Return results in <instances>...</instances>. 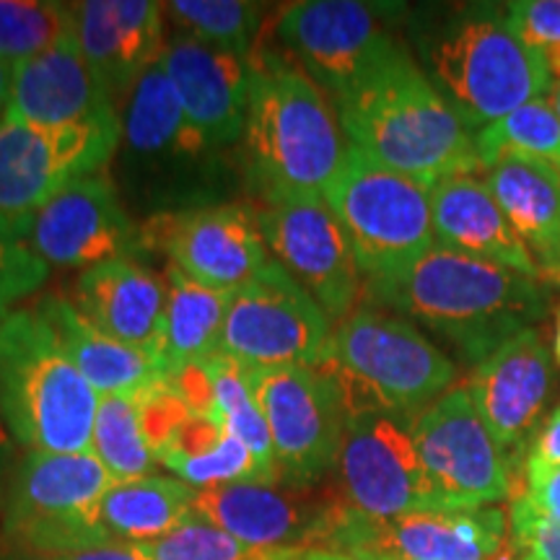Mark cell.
<instances>
[{"instance_id": "obj_7", "label": "cell", "mask_w": 560, "mask_h": 560, "mask_svg": "<svg viewBox=\"0 0 560 560\" xmlns=\"http://www.w3.org/2000/svg\"><path fill=\"white\" fill-rule=\"evenodd\" d=\"M366 280L395 276L436 247L429 187L348 145L325 190Z\"/></svg>"}, {"instance_id": "obj_2", "label": "cell", "mask_w": 560, "mask_h": 560, "mask_svg": "<svg viewBox=\"0 0 560 560\" xmlns=\"http://www.w3.org/2000/svg\"><path fill=\"white\" fill-rule=\"evenodd\" d=\"M335 112L353 149L429 190L446 177L482 170L475 132L408 50L397 52L359 89L335 102Z\"/></svg>"}, {"instance_id": "obj_9", "label": "cell", "mask_w": 560, "mask_h": 560, "mask_svg": "<svg viewBox=\"0 0 560 560\" xmlns=\"http://www.w3.org/2000/svg\"><path fill=\"white\" fill-rule=\"evenodd\" d=\"M332 330L312 293L270 260L231 299L219 355L247 371L317 366Z\"/></svg>"}, {"instance_id": "obj_12", "label": "cell", "mask_w": 560, "mask_h": 560, "mask_svg": "<svg viewBox=\"0 0 560 560\" xmlns=\"http://www.w3.org/2000/svg\"><path fill=\"white\" fill-rule=\"evenodd\" d=\"M412 418L395 410L350 412L335 465L346 506L380 520L452 509L425 472Z\"/></svg>"}, {"instance_id": "obj_5", "label": "cell", "mask_w": 560, "mask_h": 560, "mask_svg": "<svg viewBox=\"0 0 560 560\" xmlns=\"http://www.w3.org/2000/svg\"><path fill=\"white\" fill-rule=\"evenodd\" d=\"M100 400L37 306L5 317L0 327V420L21 450L89 452Z\"/></svg>"}, {"instance_id": "obj_27", "label": "cell", "mask_w": 560, "mask_h": 560, "mask_svg": "<svg viewBox=\"0 0 560 560\" xmlns=\"http://www.w3.org/2000/svg\"><path fill=\"white\" fill-rule=\"evenodd\" d=\"M37 312L52 327L60 348L81 376L100 397L107 395H140L166 384L164 376L143 350L125 346L94 327L75 310L73 301L60 293H47L37 304Z\"/></svg>"}, {"instance_id": "obj_20", "label": "cell", "mask_w": 560, "mask_h": 560, "mask_svg": "<svg viewBox=\"0 0 560 560\" xmlns=\"http://www.w3.org/2000/svg\"><path fill=\"white\" fill-rule=\"evenodd\" d=\"M552 353L537 327L524 330L472 369L470 392L490 436L509 459L527 450L548 405Z\"/></svg>"}, {"instance_id": "obj_42", "label": "cell", "mask_w": 560, "mask_h": 560, "mask_svg": "<svg viewBox=\"0 0 560 560\" xmlns=\"http://www.w3.org/2000/svg\"><path fill=\"white\" fill-rule=\"evenodd\" d=\"M560 467V408L540 425L527 452V470H558Z\"/></svg>"}, {"instance_id": "obj_32", "label": "cell", "mask_w": 560, "mask_h": 560, "mask_svg": "<svg viewBox=\"0 0 560 560\" xmlns=\"http://www.w3.org/2000/svg\"><path fill=\"white\" fill-rule=\"evenodd\" d=\"M140 395H107L100 400L91 431V454L115 480H138L159 465L140 418Z\"/></svg>"}, {"instance_id": "obj_34", "label": "cell", "mask_w": 560, "mask_h": 560, "mask_svg": "<svg viewBox=\"0 0 560 560\" xmlns=\"http://www.w3.org/2000/svg\"><path fill=\"white\" fill-rule=\"evenodd\" d=\"M166 16L179 26V34L249 58L262 26V5L247 0H172Z\"/></svg>"}, {"instance_id": "obj_47", "label": "cell", "mask_w": 560, "mask_h": 560, "mask_svg": "<svg viewBox=\"0 0 560 560\" xmlns=\"http://www.w3.org/2000/svg\"><path fill=\"white\" fill-rule=\"evenodd\" d=\"M542 55H545V62H548L552 86H560V45L548 47Z\"/></svg>"}, {"instance_id": "obj_29", "label": "cell", "mask_w": 560, "mask_h": 560, "mask_svg": "<svg viewBox=\"0 0 560 560\" xmlns=\"http://www.w3.org/2000/svg\"><path fill=\"white\" fill-rule=\"evenodd\" d=\"M166 310L156 346V366L166 382L182 369L219 355V342L236 291L195 283L177 268H166Z\"/></svg>"}, {"instance_id": "obj_24", "label": "cell", "mask_w": 560, "mask_h": 560, "mask_svg": "<svg viewBox=\"0 0 560 560\" xmlns=\"http://www.w3.org/2000/svg\"><path fill=\"white\" fill-rule=\"evenodd\" d=\"M73 306L109 338L156 355L166 310V283L132 257H117L83 270Z\"/></svg>"}, {"instance_id": "obj_50", "label": "cell", "mask_w": 560, "mask_h": 560, "mask_svg": "<svg viewBox=\"0 0 560 560\" xmlns=\"http://www.w3.org/2000/svg\"><path fill=\"white\" fill-rule=\"evenodd\" d=\"M552 355L560 363V322H558V330H556V340H552Z\"/></svg>"}, {"instance_id": "obj_16", "label": "cell", "mask_w": 560, "mask_h": 560, "mask_svg": "<svg viewBox=\"0 0 560 560\" xmlns=\"http://www.w3.org/2000/svg\"><path fill=\"white\" fill-rule=\"evenodd\" d=\"M425 472L452 509L495 506L511 495V459L490 436L467 387H452L412 418Z\"/></svg>"}, {"instance_id": "obj_41", "label": "cell", "mask_w": 560, "mask_h": 560, "mask_svg": "<svg viewBox=\"0 0 560 560\" xmlns=\"http://www.w3.org/2000/svg\"><path fill=\"white\" fill-rule=\"evenodd\" d=\"M524 478H527L524 495L514 506L532 516L560 524V467L558 470H527Z\"/></svg>"}, {"instance_id": "obj_1", "label": "cell", "mask_w": 560, "mask_h": 560, "mask_svg": "<svg viewBox=\"0 0 560 560\" xmlns=\"http://www.w3.org/2000/svg\"><path fill=\"white\" fill-rule=\"evenodd\" d=\"M366 293L371 306L425 327L470 366L532 330L548 310L540 280L441 244L395 276L366 280Z\"/></svg>"}, {"instance_id": "obj_10", "label": "cell", "mask_w": 560, "mask_h": 560, "mask_svg": "<svg viewBox=\"0 0 560 560\" xmlns=\"http://www.w3.org/2000/svg\"><path fill=\"white\" fill-rule=\"evenodd\" d=\"M268 420L280 486L314 488L338 465L348 405L330 376L314 366L249 371Z\"/></svg>"}, {"instance_id": "obj_40", "label": "cell", "mask_w": 560, "mask_h": 560, "mask_svg": "<svg viewBox=\"0 0 560 560\" xmlns=\"http://www.w3.org/2000/svg\"><path fill=\"white\" fill-rule=\"evenodd\" d=\"M511 532L524 556L535 560H560V524L532 516L522 509H511Z\"/></svg>"}, {"instance_id": "obj_33", "label": "cell", "mask_w": 560, "mask_h": 560, "mask_svg": "<svg viewBox=\"0 0 560 560\" xmlns=\"http://www.w3.org/2000/svg\"><path fill=\"white\" fill-rule=\"evenodd\" d=\"M475 149L482 170L506 153L542 159L560 170V117L550 96L509 112L501 120L475 132Z\"/></svg>"}, {"instance_id": "obj_3", "label": "cell", "mask_w": 560, "mask_h": 560, "mask_svg": "<svg viewBox=\"0 0 560 560\" xmlns=\"http://www.w3.org/2000/svg\"><path fill=\"white\" fill-rule=\"evenodd\" d=\"M242 138L249 177L262 200L325 195L350 145L325 91L291 55L276 52L249 55Z\"/></svg>"}, {"instance_id": "obj_8", "label": "cell", "mask_w": 560, "mask_h": 560, "mask_svg": "<svg viewBox=\"0 0 560 560\" xmlns=\"http://www.w3.org/2000/svg\"><path fill=\"white\" fill-rule=\"evenodd\" d=\"M115 482L91 452H21L0 516L3 545L52 558L107 542L100 529V503Z\"/></svg>"}, {"instance_id": "obj_28", "label": "cell", "mask_w": 560, "mask_h": 560, "mask_svg": "<svg viewBox=\"0 0 560 560\" xmlns=\"http://www.w3.org/2000/svg\"><path fill=\"white\" fill-rule=\"evenodd\" d=\"M120 143L143 161L198 159L210 145L187 120L170 75L159 62L145 70L122 96Z\"/></svg>"}, {"instance_id": "obj_39", "label": "cell", "mask_w": 560, "mask_h": 560, "mask_svg": "<svg viewBox=\"0 0 560 560\" xmlns=\"http://www.w3.org/2000/svg\"><path fill=\"white\" fill-rule=\"evenodd\" d=\"M503 9L514 32L532 50L545 52L560 45V0H516Z\"/></svg>"}, {"instance_id": "obj_51", "label": "cell", "mask_w": 560, "mask_h": 560, "mask_svg": "<svg viewBox=\"0 0 560 560\" xmlns=\"http://www.w3.org/2000/svg\"><path fill=\"white\" fill-rule=\"evenodd\" d=\"M11 312H13V306H5V304H0V327H3V322H5V317H9Z\"/></svg>"}, {"instance_id": "obj_49", "label": "cell", "mask_w": 560, "mask_h": 560, "mask_svg": "<svg viewBox=\"0 0 560 560\" xmlns=\"http://www.w3.org/2000/svg\"><path fill=\"white\" fill-rule=\"evenodd\" d=\"M550 102H552V107H556L558 117H560V86H552V91H550Z\"/></svg>"}, {"instance_id": "obj_18", "label": "cell", "mask_w": 560, "mask_h": 560, "mask_svg": "<svg viewBox=\"0 0 560 560\" xmlns=\"http://www.w3.org/2000/svg\"><path fill=\"white\" fill-rule=\"evenodd\" d=\"M21 236L47 268L81 272L117 257H132L140 247V229L130 221L107 174L66 187L32 215Z\"/></svg>"}, {"instance_id": "obj_52", "label": "cell", "mask_w": 560, "mask_h": 560, "mask_svg": "<svg viewBox=\"0 0 560 560\" xmlns=\"http://www.w3.org/2000/svg\"><path fill=\"white\" fill-rule=\"evenodd\" d=\"M0 548H3V527H0Z\"/></svg>"}, {"instance_id": "obj_19", "label": "cell", "mask_w": 560, "mask_h": 560, "mask_svg": "<svg viewBox=\"0 0 560 560\" xmlns=\"http://www.w3.org/2000/svg\"><path fill=\"white\" fill-rule=\"evenodd\" d=\"M342 503L314 488L268 482L195 488V516L242 542L272 550H325Z\"/></svg>"}, {"instance_id": "obj_31", "label": "cell", "mask_w": 560, "mask_h": 560, "mask_svg": "<svg viewBox=\"0 0 560 560\" xmlns=\"http://www.w3.org/2000/svg\"><path fill=\"white\" fill-rule=\"evenodd\" d=\"M192 516L195 488L166 475L117 480L100 503V529L107 542H159Z\"/></svg>"}, {"instance_id": "obj_11", "label": "cell", "mask_w": 560, "mask_h": 560, "mask_svg": "<svg viewBox=\"0 0 560 560\" xmlns=\"http://www.w3.org/2000/svg\"><path fill=\"white\" fill-rule=\"evenodd\" d=\"M117 145L120 120L52 130L5 115L0 120V219L24 234L32 215L66 187L104 174Z\"/></svg>"}, {"instance_id": "obj_44", "label": "cell", "mask_w": 560, "mask_h": 560, "mask_svg": "<svg viewBox=\"0 0 560 560\" xmlns=\"http://www.w3.org/2000/svg\"><path fill=\"white\" fill-rule=\"evenodd\" d=\"M21 446L16 444V439L11 436V431L5 429V423L0 420V516H3L5 501H9V490L13 482V472L19 467V454Z\"/></svg>"}, {"instance_id": "obj_43", "label": "cell", "mask_w": 560, "mask_h": 560, "mask_svg": "<svg viewBox=\"0 0 560 560\" xmlns=\"http://www.w3.org/2000/svg\"><path fill=\"white\" fill-rule=\"evenodd\" d=\"M55 560H153L149 545L136 542H100L89 548L52 556Z\"/></svg>"}, {"instance_id": "obj_25", "label": "cell", "mask_w": 560, "mask_h": 560, "mask_svg": "<svg viewBox=\"0 0 560 560\" xmlns=\"http://www.w3.org/2000/svg\"><path fill=\"white\" fill-rule=\"evenodd\" d=\"M429 195L436 244L540 280L529 249L495 202L486 177H446L436 182Z\"/></svg>"}, {"instance_id": "obj_38", "label": "cell", "mask_w": 560, "mask_h": 560, "mask_svg": "<svg viewBox=\"0 0 560 560\" xmlns=\"http://www.w3.org/2000/svg\"><path fill=\"white\" fill-rule=\"evenodd\" d=\"M47 278L50 268L26 247L21 231L0 219V304L13 306L21 299L34 296Z\"/></svg>"}, {"instance_id": "obj_4", "label": "cell", "mask_w": 560, "mask_h": 560, "mask_svg": "<svg viewBox=\"0 0 560 560\" xmlns=\"http://www.w3.org/2000/svg\"><path fill=\"white\" fill-rule=\"evenodd\" d=\"M418 66L472 132L552 91L548 62L503 5H467L418 34Z\"/></svg>"}, {"instance_id": "obj_36", "label": "cell", "mask_w": 560, "mask_h": 560, "mask_svg": "<svg viewBox=\"0 0 560 560\" xmlns=\"http://www.w3.org/2000/svg\"><path fill=\"white\" fill-rule=\"evenodd\" d=\"M73 37V3L0 0V60L16 68Z\"/></svg>"}, {"instance_id": "obj_48", "label": "cell", "mask_w": 560, "mask_h": 560, "mask_svg": "<svg viewBox=\"0 0 560 560\" xmlns=\"http://www.w3.org/2000/svg\"><path fill=\"white\" fill-rule=\"evenodd\" d=\"M0 560H55L50 556H37V552H16V550H9Z\"/></svg>"}, {"instance_id": "obj_22", "label": "cell", "mask_w": 560, "mask_h": 560, "mask_svg": "<svg viewBox=\"0 0 560 560\" xmlns=\"http://www.w3.org/2000/svg\"><path fill=\"white\" fill-rule=\"evenodd\" d=\"M166 3L153 0H81L73 34L83 58L112 100H122L164 52Z\"/></svg>"}, {"instance_id": "obj_37", "label": "cell", "mask_w": 560, "mask_h": 560, "mask_svg": "<svg viewBox=\"0 0 560 560\" xmlns=\"http://www.w3.org/2000/svg\"><path fill=\"white\" fill-rule=\"evenodd\" d=\"M153 560H293L306 550H272L242 542L200 516L149 545Z\"/></svg>"}, {"instance_id": "obj_13", "label": "cell", "mask_w": 560, "mask_h": 560, "mask_svg": "<svg viewBox=\"0 0 560 560\" xmlns=\"http://www.w3.org/2000/svg\"><path fill=\"white\" fill-rule=\"evenodd\" d=\"M276 32L291 58L332 102L348 96L405 47L384 13L359 0H304L278 13Z\"/></svg>"}, {"instance_id": "obj_17", "label": "cell", "mask_w": 560, "mask_h": 560, "mask_svg": "<svg viewBox=\"0 0 560 560\" xmlns=\"http://www.w3.org/2000/svg\"><path fill=\"white\" fill-rule=\"evenodd\" d=\"M140 244L166 255L172 268L215 291H240L270 262L249 206H206L161 213L140 229Z\"/></svg>"}, {"instance_id": "obj_23", "label": "cell", "mask_w": 560, "mask_h": 560, "mask_svg": "<svg viewBox=\"0 0 560 560\" xmlns=\"http://www.w3.org/2000/svg\"><path fill=\"white\" fill-rule=\"evenodd\" d=\"M5 115L52 130L120 120L115 100L89 68L75 34L13 68Z\"/></svg>"}, {"instance_id": "obj_15", "label": "cell", "mask_w": 560, "mask_h": 560, "mask_svg": "<svg viewBox=\"0 0 560 560\" xmlns=\"http://www.w3.org/2000/svg\"><path fill=\"white\" fill-rule=\"evenodd\" d=\"M506 540V516L495 506L366 516L342 503L325 550L366 560H493Z\"/></svg>"}, {"instance_id": "obj_26", "label": "cell", "mask_w": 560, "mask_h": 560, "mask_svg": "<svg viewBox=\"0 0 560 560\" xmlns=\"http://www.w3.org/2000/svg\"><path fill=\"white\" fill-rule=\"evenodd\" d=\"M486 182L540 278L560 285V170L542 159L506 153L486 170Z\"/></svg>"}, {"instance_id": "obj_35", "label": "cell", "mask_w": 560, "mask_h": 560, "mask_svg": "<svg viewBox=\"0 0 560 560\" xmlns=\"http://www.w3.org/2000/svg\"><path fill=\"white\" fill-rule=\"evenodd\" d=\"M210 382H213L215 397V418L226 429L249 446V452L260 459L265 470L278 478L276 457H272V441L268 431V420L257 402L255 389H252L249 371L242 369L226 355H213L206 361ZM280 482V478H278Z\"/></svg>"}, {"instance_id": "obj_21", "label": "cell", "mask_w": 560, "mask_h": 560, "mask_svg": "<svg viewBox=\"0 0 560 560\" xmlns=\"http://www.w3.org/2000/svg\"><path fill=\"white\" fill-rule=\"evenodd\" d=\"M159 66L170 75L182 109L210 149L242 138L249 107V58L177 34Z\"/></svg>"}, {"instance_id": "obj_14", "label": "cell", "mask_w": 560, "mask_h": 560, "mask_svg": "<svg viewBox=\"0 0 560 560\" xmlns=\"http://www.w3.org/2000/svg\"><path fill=\"white\" fill-rule=\"evenodd\" d=\"M257 226L276 262L312 293L332 325L355 312L363 276L325 195L262 200Z\"/></svg>"}, {"instance_id": "obj_54", "label": "cell", "mask_w": 560, "mask_h": 560, "mask_svg": "<svg viewBox=\"0 0 560 560\" xmlns=\"http://www.w3.org/2000/svg\"><path fill=\"white\" fill-rule=\"evenodd\" d=\"M558 322H560V314H558Z\"/></svg>"}, {"instance_id": "obj_53", "label": "cell", "mask_w": 560, "mask_h": 560, "mask_svg": "<svg viewBox=\"0 0 560 560\" xmlns=\"http://www.w3.org/2000/svg\"><path fill=\"white\" fill-rule=\"evenodd\" d=\"M520 560H535V558H529V556H522Z\"/></svg>"}, {"instance_id": "obj_46", "label": "cell", "mask_w": 560, "mask_h": 560, "mask_svg": "<svg viewBox=\"0 0 560 560\" xmlns=\"http://www.w3.org/2000/svg\"><path fill=\"white\" fill-rule=\"evenodd\" d=\"M293 560H366L359 556H348V552H338V550H306L296 556Z\"/></svg>"}, {"instance_id": "obj_6", "label": "cell", "mask_w": 560, "mask_h": 560, "mask_svg": "<svg viewBox=\"0 0 560 560\" xmlns=\"http://www.w3.org/2000/svg\"><path fill=\"white\" fill-rule=\"evenodd\" d=\"M314 369L338 384L350 412L418 416L452 389L457 366L418 325L380 306H359L338 322Z\"/></svg>"}, {"instance_id": "obj_45", "label": "cell", "mask_w": 560, "mask_h": 560, "mask_svg": "<svg viewBox=\"0 0 560 560\" xmlns=\"http://www.w3.org/2000/svg\"><path fill=\"white\" fill-rule=\"evenodd\" d=\"M11 86H13V66H9L5 60H0V120H3L5 112H9Z\"/></svg>"}, {"instance_id": "obj_30", "label": "cell", "mask_w": 560, "mask_h": 560, "mask_svg": "<svg viewBox=\"0 0 560 560\" xmlns=\"http://www.w3.org/2000/svg\"><path fill=\"white\" fill-rule=\"evenodd\" d=\"M159 465L172 478L192 488L236 486V482H268L280 486L272 472L265 470L260 459L249 452L215 416H192L159 452Z\"/></svg>"}]
</instances>
